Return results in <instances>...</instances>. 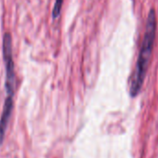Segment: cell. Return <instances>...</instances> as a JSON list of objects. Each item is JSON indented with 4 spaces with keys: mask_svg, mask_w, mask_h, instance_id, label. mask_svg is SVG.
<instances>
[{
    "mask_svg": "<svg viewBox=\"0 0 158 158\" xmlns=\"http://www.w3.org/2000/svg\"><path fill=\"white\" fill-rule=\"evenodd\" d=\"M156 34V13L153 9L150 10L145 25V33L139 53L138 56L137 63L135 66L134 73L132 75L130 86H129V95L132 98L137 97L142 88L150 60L152 57L154 40Z\"/></svg>",
    "mask_w": 158,
    "mask_h": 158,
    "instance_id": "1",
    "label": "cell"
},
{
    "mask_svg": "<svg viewBox=\"0 0 158 158\" xmlns=\"http://www.w3.org/2000/svg\"><path fill=\"white\" fill-rule=\"evenodd\" d=\"M3 59L6 66V91L7 98L4 103L3 113L6 114H11L13 109V97L15 91V69L14 60L12 56V39L10 33H5L3 36Z\"/></svg>",
    "mask_w": 158,
    "mask_h": 158,
    "instance_id": "2",
    "label": "cell"
},
{
    "mask_svg": "<svg viewBox=\"0 0 158 158\" xmlns=\"http://www.w3.org/2000/svg\"><path fill=\"white\" fill-rule=\"evenodd\" d=\"M62 4H63V0H55L53 10H52V18L53 19H56L60 16V10L62 8Z\"/></svg>",
    "mask_w": 158,
    "mask_h": 158,
    "instance_id": "3",
    "label": "cell"
}]
</instances>
